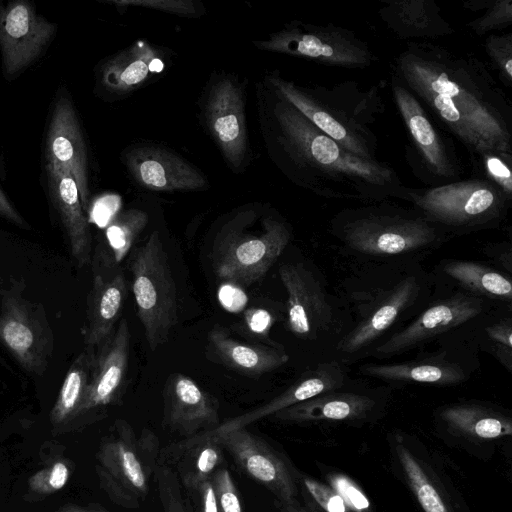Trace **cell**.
Segmentation results:
<instances>
[{"instance_id": "9c48e42d", "label": "cell", "mask_w": 512, "mask_h": 512, "mask_svg": "<svg viewBox=\"0 0 512 512\" xmlns=\"http://www.w3.org/2000/svg\"><path fill=\"white\" fill-rule=\"evenodd\" d=\"M160 441L149 428L139 435L123 419L114 422L96 454V473L110 500L126 509H137L146 499L160 456Z\"/></svg>"}, {"instance_id": "44dd1931", "label": "cell", "mask_w": 512, "mask_h": 512, "mask_svg": "<svg viewBox=\"0 0 512 512\" xmlns=\"http://www.w3.org/2000/svg\"><path fill=\"white\" fill-rule=\"evenodd\" d=\"M105 251L95 253L93 282L87 298L86 349L96 352L115 330L126 294V279Z\"/></svg>"}, {"instance_id": "7dc6e473", "label": "cell", "mask_w": 512, "mask_h": 512, "mask_svg": "<svg viewBox=\"0 0 512 512\" xmlns=\"http://www.w3.org/2000/svg\"><path fill=\"white\" fill-rule=\"evenodd\" d=\"M244 322L251 333L266 337L275 322V317L267 309L251 307L244 312Z\"/></svg>"}, {"instance_id": "8fae6325", "label": "cell", "mask_w": 512, "mask_h": 512, "mask_svg": "<svg viewBox=\"0 0 512 512\" xmlns=\"http://www.w3.org/2000/svg\"><path fill=\"white\" fill-rule=\"evenodd\" d=\"M434 281V294L424 310L403 329L375 347L367 358L387 360L420 350L444 336L472 326L499 306L435 278Z\"/></svg>"}, {"instance_id": "d6a6232c", "label": "cell", "mask_w": 512, "mask_h": 512, "mask_svg": "<svg viewBox=\"0 0 512 512\" xmlns=\"http://www.w3.org/2000/svg\"><path fill=\"white\" fill-rule=\"evenodd\" d=\"M479 349L512 372V305H499L482 316L472 331Z\"/></svg>"}, {"instance_id": "7402d4cb", "label": "cell", "mask_w": 512, "mask_h": 512, "mask_svg": "<svg viewBox=\"0 0 512 512\" xmlns=\"http://www.w3.org/2000/svg\"><path fill=\"white\" fill-rule=\"evenodd\" d=\"M129 352L130 332L128 322L123 318L112 335L95 352L89 383L78 415L121 402L126 389Z\"/></svg>"}, {"instance_id": "6da1fadb", "label": "cell", "mask_w": 512, "mask_h": 512, "mask_svg": "<svg viewBox=\"0 0 512 512\" xmlns=\"http://www.w3.org/2000/svg\"><path fill=\"white\" fill-rule=\"evenodd\" d=\"M391 69V77L466 147L474 163L488 153L512 154L511 104L477 57L409 41Z\"/></svg>"}, {"instance_id": "b9f144b4", "label": "cell", "mask_w": 512, "mask_h": 512, "mask_svg": "<svg viewBox=\"0 0 512 512\" xmlns=\"http://www.w3.org/2000/svg\"><path fill=\"white\" fill-rule=\"evenodd\" d=\"M69 476L70 469L67 464L55 461L29 478V489L40 495L52 494L66 485Z\"/></svg>"}, {"instance_id": "2e32d148", "label": "cell", "mask_w": 512, "mask_h": 512, "mask_svg": "<svg viewBox=\"0 0 512 512\" xmlns=\"http://www.w3.org/2000/svg\"><path fill=\"white\" fill-rule=\"evenodd\" d=\"M43 165L67 170L73 177L85 213L89 209L90 160L83 127L65 87L56 92L44 135Z\"/></svg>"}, {"instance_id": "7c38bea8", "label": "cell", "mask_w": 512, "mask_h": 512, "mask_svg": "<svg viewBox=\"0 0 512 512\" xmlns=\"http://www.w3.org/2000/svg\"><path fill=\"white\" fill-rule=\"evenodd\" d=\"M130 273L137 315L154 351L168 340L177 323L176 285L158 231L136 249Z\"/></svg>"}, {"instance_id": "816d5d0a", "label": "cell", "mask_w": 512, "mask_h": 512, "mask_svg": "<svg viewBox=\"0 0 512 512\" xmlns=\"http://www.w3.org/2000/svg\"><path fill=\"white\" fill-rule=\"evenodd\" d=\"M279 512H317L306 504H301L298 500L279 504Z\"/></svg>"}, {"instance_id": "d4e9b609", "label": "cell", "mask_w": 512, "mask_h": 512, "mask_svg": "<svg viewBox=\"0 0 512 512\" xmlns=\"http://www.w3.org/2000/svg\"><path fill=\"white\" fill-rule=\"evenodd\" d=\"M0 340L27 371L44 370L50 351L47 328L27 303L11 298L3 301Z\"/></svg>"}, {"instance_id": "74e56055", "label": "cell", "mask_w": 512, "mask_h": 512, "mask_svg": "<svg viewBox=\"0 0 512 512\" xmlns=\"http://www.w3.org/2000/svg\"><path fill=\"white\" fill-rule=\"evenodd\" d=\"M475 4L484 9L481 15L468 23L475 34L484 35L512 24L511 0L476 1Z\"/></svg>"}, {"instance_id": "83f0119b", "label": "cell", "mask_w": 512, "mask_h": 512, "mask_svg": "<svg viewBox=\"0 0 512 512\" xmlns=\"http://www.w3.org/2000/svg\"><path fill=\"white\" fill-rule=\"evenodd\" d=\"M208 350L216 361L251 377L272 372L290 360V355L283 346L243 342L220 327L209 332Z\"/></svg>"}, {"instance_id": "9a60e30c", "label": "cell", "mask_w": 512, "mask_h": 512, "mask_svg": "<svg viewBox=\"0 0 512 512\" xmlns=\"http://www.w3.org/2000/svg\"><path fill=\"white\" fill-rule=\"evenodd\" d=\"M245 100L237 77L218 72L209 79L200 103L205 127L234 172L243 170L249 162Z\"/></svg>"}, {"instance_id": "d590c367", "label": "cell", "mask_w": 512, "mask_h": 512, "mask_svg": "<svg viewBox=\"0 0 512 512\" xmlns=\"http://www.w3.org/2000/svg\"><path fill=\"white\" fill-rule=\"evenodd\" d=\"M297 483L306 505L317 512H352L329 485L300 472H297Z\"/></svg>"}, {"instance_id": "8d00e7d4", "label": "cell", "mask_w": 512, "mask_h": 512, "mask_svg": "<svg viewBox=\"0 0 512 512\" xmlns=\"http://www.w3.org/2000/svg\"><path fill=\"white\" fill-rule=\"evenodd\" d=\"M154 481L164 512H193L178 477L170 467L158 462Z\"/></svg>"}, {"instance_id": "681fc988", "label": "cell", "mask_w": 512, "mask_h": 512, "mask_svg": "<svg viewBox=\"0 0 512 512\" xmlns=\"http://www.w3.org/2000/svg\"><path fill=\"white\" fill-rule=\"evenodd\" d=\"M190 493L194 495L197 512H218L216 494L211 478L201 483Z\"/></svg>"}, {"instance_id": "4fadbf2b", "label": "cell", "mask_w": 512, "mask_h": 512, "mask_svg": "<svg viewBox=\"0 0 512 512\" xmlns=\"http://www.w3.org/2000/svg\"><path fill=\"white\" fill-rule=\"evenodd\" d=\"M253 44L259 50L343 68H365L378 60L367 42L353 31L333 24L292 21L266 39L253 41Z\"/></svg>"}, {"instance_id": "1f68e13d", "label": "cell", "mask_w": 512, "mask_h": 512, "mask_svg": "<svg viewBox=\"0 0 512 512\" xmlns=\"http://www.w3.org/2000/svg\"><path fill=\"white\" fill-rule=\"evenodd\" d=\"M394 448L403 475L423 511L454 512L424 462L399 437L394 441Z\"/></svg>"}, {"instance_id": "8992f818", "label": "cell", "mask_w": 512, "mask_h": 512, "mask_svg": "<svg viewBox=\"0 0 512 512\" xmlns=\"http://www.w3.org/2000/svg\"><path fill=\"white\" fill-rule=\"evenodd\" d=\"M278 272L287 293V330L312 351L313 366L336 359L340 343L354 327L347 303L312 263L285 262Z\"/></svg>"}, {"instance_id": "52a82bcc", "label": "cell", "mask_w": 512, "mask_h": 512, "mask_svg": "<svg viewBox=\"0 0 512 512\" xmlns=\"http://www.w3.org/2000/svg\"><path fill=\"white\" fill-rule=\"evenodd\" d=\"M292 238L289 225L274 211L244 207L220 228L213 255L216 276L241 287L261 280Z\"/></svg>"}, {"instance_id": "ffe728a7", "label": "cell", "mask_w": 512, "mask_h": 512, "mask_svg": "<svg viewBox=\"0 0 512 512\" xmlns=\"http://www.w3.org/2000/svg\"><path fill=\"white\" fill-rule=\"evenodd\" d=\"M122 155L133 180L148 190L191 191L208 186L206 176L197 167L165 147L134 145L126 148Z\"/></svg>"}, {"instance_id": "60d3db41", "label": "cell", "mask_w": 512, "mask_h": 512, "mask_svg": "<svg viewBox=\"0 0 512 512\" xmlns=\"http://www.w3.org/2000/svg\"><path fill=\"white\" fill-rule=\"evenodd\" d=\"M485 51L495 65L502 81L512 86V33L491 34L484 42Z\"/></svg>"}, {"instance_id": "ab89813d", "label": "cell", "mask_w": 512, "mask_h": 512, "mask_svg": "<svg viewBox=\"0 0 512 512\" xmlns=\"http://www.w3.org/2000/svg\"><path fill=\"white\" fill-rule=\"evenodd\" d=\"M107 3L119 7L149 8L182 17L196 18L205 13L203 4L193 0H109Z\"/></svg>"}, {"instance_id": "d6986e66", "label": "cell", "mask_w": 512, "mask_h": 512, "mask_svg": "<svg viewBox=\"0 0 512 512\" xmlns=\"http://www.w3.org/2000/svg\"><path fill=\"white\" fill-rule=\"evenodd\" d=\"M392 395L388 385L369 387L357 382L297 403L273 414L275 420L294 423L362 422L376 418Z\"/></svg>"}, {"instance_id": "4dcf8cb0", "label": "cell", "mask_w": 512, "mask_h": 512, "mask_svg": "<svg viewBox=\"0 0 512 512\" xmlns=\"http://www.w3.org/2000/svg\"><path fill=\"white\" fill-rule=\"evenodd\" d=\"M160 63L157 51L138 41L100 65L97 83L109 96H123L142 85Z\"/></svg>"}, {"instance_id": "ac0fdd59", "label": "cell", "mask_w": 512, "mask_h": 512, "mask_svg": "<svg viewBox=\"0 0 512 512\" xmlns=\"http://www.w3.org/2000/svg\"><path fill=\"white\" fill-rule=\"evenodd\" d=\"M214 435L237 467L269 490L279 504L298 500V471L267 441L246 427Z\"/></svg>"}, {"instance_id": "7bdbcfd3", "label": "cell", "mask_w": 512, "mask_h": 512, "mask_svg": "<svg viewBox=\"0 0 512 512\" xmlns=\"http://www.w3.org/2000/svg\"><path fill=\"white\" fill-rule=\"evenodd\" d=\"M329 486L342 498L352 512H371V503L363 490L341 473L327 475Z\"/></svg>"}, {"instance_id": "836d02e7", "label": "cell", "mask_w": 512, "mask_h": 512, "mask_svg": "<svg viewBox=\"0 0 512 512\" xmlns=\"http://www.w3.org/2000/svg\"><path fill=\"white\" fill-rule=\"evenodd\" d=\"M95 358V352L85 349L73 361L61 385L50 412L52 424L59 425L78 415Z\"/></svg>"}, {"instance_id": "7a4b0ae2", "label": "cell", "mask_w": 512, "mask_h": 512, "mask_svg": "<svg viewBox=\"0 0 512 512\" xmlns=\"http://www.w3.org/2000/svg\"><path fill=\"white\" fill-rule=\"evenodd\" d=\"M256 107L267 154L295 185L324 198L363 204L401 198L406 186L393 167L346 151L265 79L256 85Z\"/></svg>"}, {"instance_id": "603a6c76", "label": "cell", "mask_w": 512, "mask_h": 512, "mask_svg": "<svg viewBox=\"0 0 512 512\" xmlns=\"http://www.w3.org/2000/svg\"><path fill=\"white\" fill-rule=\"evenodd\" d=\"M217 399L202 389L192 378L173 373L164 387L163 424L185 438L217 428L220 425Z\"/></svg>"}, {"instance_id": "5bb4252c", "label": "cell", "mask_w": 512, "mask_h": 512, "mask_svg": "<svg viewBox=\"0 0 512 512\" xmlns=\"http://www.w3.org/2000/svg\"><path fill=\"white\" fill-rule=\"evenodd\" d=\"M391 90L411 144L407 159L417 177L431 187L461 180L462 167L452 139L435 127L419 100L392 77Z\"/></svg>"}, {"instance_id": "4316f807", "label": "cell", "mask_w": 512, "mask_h": 512, "mask_svg": "<svg viewBox=\"0 0 512 512\" xmlns=\"http://www.w3.org/2000/svg\"><path fill=\"white\" fill-rule=\"evenodd\" d=\"M223 451L217 436L206 431L167 446L160 452L158 462L170 467L190 492L220 469Z\"/></svg>"}, {"instance_id": "277c9868", "label": "cell", "mask_w": 512, "mask_h": 512, "mask_svg": "<svg viewBox=\"0 0 512 512\" xmlns=\"http://www.w3.org/2000/svg\"><path fill=\"white\" fill-rule=\"evenodd\" d=\"M328 232L357 264L422 262L451 239L413 207L389 200L342 209L330 219Z\"/></svg>"}, {"instance_id": "ba28073f", "label": "cell", "mask_w": 512, "mask_h": 512, "mask_svg": "<svg viewBox=\"0 0 512 512\" xmlns=\"http://www.w3.org/2000/svg\"><path fill=\"white\" fill-rule=\"evenodd\" d=\"M400 199L451 238L499 227L512 203V196L485 177L429 188L405 187Z\"/></svg>"}, {"instance_id": "30bf717a", "label": "cell", "mask_w": 512, "mask_h": 512, "mask_svg": "<svg viewBox=\"0 0 512 512\" xmlns=\"http://www.w3.org/2000/svg\"><path fill=\"white\" fill-rule=\"evenodd\" d=\"M476 322L436 340L433 350L420 349L415 357L404 361L364 363L357 373L391 388L415 383L441 387L466 383L480 369V351L472 336Z\"/></svg>"}, {"instance_id": "5b68a950", "label": "cell", "mask_w": 512, "mask_h": 512, "mask_svg": "<svg viewBox=\"0 0 512 512\" xmlns=\"http://www.w3.org/2000/svg\"><path fill=\"white\" fill-rule=\"evenodd\" d=\"M264 79L317 128L349 153L375 161L378 138L373 130L385 103L377 87L347 81L332 86L300 84L277 72Z\"/></svg>"}, {"instance_id": "ee69618b", "label": "cell", "mask_w": 512, "mask_h": 512, "mask_svg": "<svg viewBox=\"0 0 512 512\" xmlns=\"http://www.w3.org/2000/svg\"><path fill=\"white\" fill-rule=\"evenodd\" d=\"M218 512H243L237 487L230 472L225 468L218 469L211 477Z\"/></svg>"}, {"instance_id": "484cf974", "label": "cell", "mask_w": 512, "mask_h": 512, "mask_svg": "<svg viewBox=\"0 0 512 512\" xmlns=\"http://www.w3.org/2000/svg\"><path fill=\"white\" fill-rule=\"evenodd\" d=\"M438 426L448 434L473 442L502 439L512 434V418L503 409L480 401H460L439 407Z\"/></svg>"}, {"instance_id": "3957f363", "label": "cell", "mask_w": 512, "mask_h": 512, "mask_svg": "<svg viewBox=\"0 0 512 512\" xmlns=\"http://www.w3.org/2000/svg\"><path fill=\"white\" fill-rule=\"evenodd\" d=\"M336 291L347 303L354 327L336 359L351 366L408 325L428 305L435 281L421 261L358 264Z\"/></svg>"}, {"instance_id": "c3c4849f", "label": "cell", "mask_w": 512, "mask_h": 512, "mask_svg": "<svg viewBox=\"0 0 512 512\" xmlns=\"http://www.w3.org/2000/svg\"><path fill=\"white\" fill-rule=\"evenodd\" d=\"M482 253L496 263V268L512 275V247L510 242L487 243Z\"/></svg>"}, {"instance_id": "cb8c5ba5", "label": "cell", "mask_w": 512, "mask_h": 512, "mask_svg": "<svg viewBox=\"0 0 512 512\" xmlns=\"http://www.w3.org/2000/svg\"><path fill=\"white\" fill-rule=\"evenodd\" d=\"M41 181L51 207L68 239L79 267L91 261V233L79 191L72 175L64 169L43 165Z\"/></svg>"}, {"instance_id": "f1b7e54d", "label": "cell", "mask_w": 512, "mask_h": 512, "mask_svg": "<svg viewBox=\"0 0 512 512\" xmlns=\"http://www.w3.org/2000/svg\"><path fill=\"white\" fill-rule=\"evenodd\" d=\"M446 285L498 305H512V275L485 263L443 259L431 271Z\"/></svg>"}, {"instance_id": "f907efd6", "label": "cell", "mask_w": 512, "mask_h": 512, "mask_svg": "<svg viewBox=\"0 0 512 512\" xmlns=\"http://www.w3.org/2000/svg\"><path fill=\"white\" fill-rule=\"evenodd\" d=\"M55 512H109L99 504L90 503L80 505L75 503H67L58 508Z\"/></svg>"}, {"instance_id": "f546056e", "label": "cell", "mask_w": 512, "mask_h": 512, "mask_svg": "<svg viewBox=\"0 0 512 512\" xmlns=\"http://www.w3.org/2000/svg\"><path fill=\"white\" fill-rule=\"evenodd\" d=\"M378 14L388 29L401 39H436L454 33L433 0L381 1Z\"/></svg>"}, {"instance_id": "e575fe53", "label": "cell", "mask_w": 512, "mask_h": 512, "mask_svg": "<svg viewBox=\"0 0 512 512\" xmlns=\"http://www.w3.org/2000/svg\"><path fill=\"white\" fill-rule=\"evenodd\" d=\"M147 223V213L136 208L125 210L110 220L105 237L110 252L108 254L116 265L130 252Z\"/></svg>"}, {"instance_id": "f6af8a7d", "label": "cell", "mask_w": 512, "mask_h": 512, "mask_svg": "<svg viewBox=\"0 0 512 512\" xmlns=\"http://www.w3.org/2000/svg\"><path fill=\"white\" fill-rule=\"evenodd\" d=\"M6 178L7 167L3 147L0 141V217L21 228L28 229L29 224L18 212L4 189Z\"/></svg>"}, {"instance_id": "f35d334b", "label": "cell", "mask_w": 512, "mask_h": 512, "mask_svg": "<svg viewBox=\"0 0 512 512\" xmlns=\"http://www.w3.org/2000/svg\"><path fill=\"white\" fill-rule=\"evenodd\" d=\"M474 164L480 168L482 177L492 181L512 196V154L488 153L481 156Z\"/></svg>"}, {"instance_id": "bcb514c9", "label": "cell", "mask_w": 512, "mask_h": 512, "mask_svg": "<svg viewBox=\"0 0 512 512\" xmlns=\"http://www.w3.org/2000/svg\"><path fill=\"white\" fill-rule=\"evenodd\" d=\"M217 296L220 305L232 313L242 311L248 302L247 295L242 287L230 282H224L218 288Z\"/></svg>"}, {"instance_id": "e0dca14e", "label": "cell", "mask_w": 512, "mask_h": 512, "mask_svg": "<svg viewBox=\"0 0 512 512\" xmlns=\"http://www.w3.org/2000/svg\"><path fill=\"white\" fill-rule=\"evenodd\" d=\"M58 25L29 0L0 1V54L7 80L18 77L47 51Z\"/></svg>"}]
</instances>
